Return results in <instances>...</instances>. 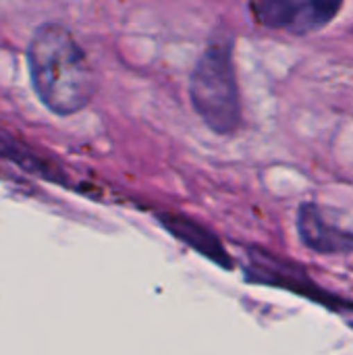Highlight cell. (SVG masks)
Listing matches in <instances>:
<instances>
[{"label":"cell","mask_w":353,"mask_h":355,"mask_svg":"<svg viewBox=\"0 0 353 355\" xmlns=\"http://www.w3.org/2000/svg\"><path fill=\"white\" fill-rule=\"evenodd\" d=\"M33 89L42 104L69 116L83 110L96 94V75L85 50L60 23H42L27 44Z\"/></svg>","instance_id":"cell-1"},{"label":"cell","mask_w":353,"mask_h":355,"mask_svg":"<svg viewBox=\"0 0 353 355\" xmlns=\"http://www.w3.org/2000/svg\"><path fill=\"white\" fill-rule=\"evenodd\" d=\"M189 100L212 133L233 135L239 131L243 110L231 35H214L200 52L189 77Z\"/></svg>","instance_id":"cell-2"},{"label":"cell","mask_w":353,"mask_h":355,"mask_svg":"<svg viewBox=\"0 0 353 355\" xmlns=\"http://www.w3.org/2000/svg\"><path fill=\"white\" fill-rule=\"evenodd\" d=\"M339 10L341 2L335 0H262L250 4L256 23L293 35H308L327 27Z\"/></svg>","instance_id":"cell-3"},{"label":"cell","mask_w":353,"mask_h":355,"mask_svg":"<svg viewBox=\"0 0 353 355\" xmlns=\"http://www.w3.org/2000/svg\"><path fill=\"white\" fill-rule=\"evenodd\" d=\"M298 233L302 243L322 256H345L353 252V233L331 225L322 210L306 202L298 210Z\"/></svg>","instance_id":"cell-4"},{"label":"cell","mask_w":353,"mask_h":355,"mask_svg":"<svg viewBox=\"0 0 353 355\" xmlns=\"http://www.w3.org/2000/svg\"><path fill=\"white\" fill-rule=\"evenodd\" d=\"M160 223L183 243H187L189 248H193L196 252L204 254L208 260L221 264L223 268H229L231 260L223 248V243L210 233L206 231L202 225L189 220L187 216H177V214H160Z\"/></svg>","instance_id":"cell-5"},{"label":"cell","mask_w":353,"mask_h":355,"mask_svg":"<svg viewBox=\"0 0 353 355\" xmlns=\"http://www.w3.org/2000/svg\"><path fill=\"white\" fill-rule=\"evenodd\" d=\"M0 158L12 162L15 166L27 171L33 177L52 181L56 185H64V175L54 162L35 154L27 144H23L21 139H17L15 135L6 133L2 129H0Z\"/></svg>","instance_id":"cell-6"}]
</instances>
